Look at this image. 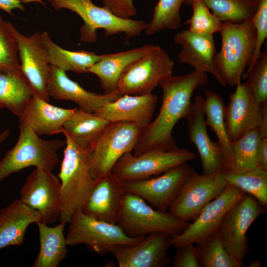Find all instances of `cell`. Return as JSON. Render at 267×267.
Returning a JSON list of instances; mask_svg holds the SVG:
<instances>
[{
  "mask_svg": "<svg viewBox=\"0 0 267 267\" xmlns=\"http://www.w3.org/2000/svg\"><path fill=\"white\" fill-rule=\"evenodd\" d=\"M207 82V73L195 70L184 75H172L162 81L159 85L163 91L160 111L153 122L141 129L133 154L178 147L172 135L173 129L179 120L186 118L194 91Z\"/></svg>",
  "mask_w": 267,
  "mask_h": 267,
  "instance_id": "1",
  "label": "cell"
},
{
  "mask_svg": "<svg viewBox=\"0 0 267 267\" xmlns=\"http://www.w3.org/2000/svg\"><path fill=\"white\" fill-rule=\"evenodd\" d=\"M58 177L61 183L60 221L68 223L81 210L96 180L89 169L90 150L77 146L67 135Z\"/></svg>",
  "mask_w": 267,
  "mask_h": 267,
  "instance_id": "2",
  "label": "cell"
},
{
  "mask_svg": "<svg viewBox=\"0 0 267 267\" xmlns=\"http://www.w3.org/2000/svg\"><path fill=\"white\" fill-rule=\"evenodd\" d=\"M221 48L215 65L222 86L233 87L241 78L253 55L256 32L251 19L239 23L222 22Z\"/></svg>",
  "mask_w": 267,
  "mask_h": 267,
  "instance_id": "3",
  "label": "cell"
},
{
  "mask_svg": "<svg viewBox=\"0 0 267 267\" xmlns=\"http://www.w3.org/2000/svg\"><path fill=\"white\" fill-rule=\"evenodd\" d=\"M18 139L0 160V183L12 174L30 167L52 171L59 162L58 151L65 146L61 139H44L19 123Z\"/></svg>",
  "mask_w": 267,
  "mask_h": 267,
  "instance_id": "4",
  "label": "cell"
},
{
  "mask_svg": "<svg viewBox=\"0 0 267 267\" xmlns=\"http://www.w3.org/2000/svg\"><path fill=\"white\" fill-rule=\"evenodd\" d=\"M56 10L65 8L78 14L84 24L80 28V41L94 43L96 31L102 29L105 36L124 33L127 39L140 36L146 27L142 20L120 18L105 6L94 4L91 0H48Z\"/></svg>",
  "mask_w": 267,
  "mask_h": 267,
  "instance_id": "5",
  "label": "cell"
},
{
  "mask_svg": "<svg viewBox=\"0 0 267 267\" xmlns=\"http://www.w3.org/2000/svg\"><path fill=\"white\" fill-rule=\"evenodd\" d=\"M189 223L168 211L157 210L138 195L126 192L116 222L127 235L132 237L154 232L165 233L173 237L185 230Z\"/></svg>",
  "mask_w": 267,
  "mask_h": 267,
  "instance_id": "6",
  "label": "cell"
},
{
  "mask_svg": "<svg viewBox=\"0 0 267 267\" xmlns=\"http://www.w3.org/2000/svg\"><path fill=\"white\" fill-rule=\"evenodd\" d=\"M141 130L139 126L131 122L110 123L90 151L89 169L93 179H100L111 174L119 160L134 150Z\"/></svg>",
  "mask_w": 267,
  "mask_h": 267,
  "instance_id": "7",
  "label": "cell"
},
{
  "mask_svg": "<svg viewBox=\"0 0 267 267\" xmlns=\"http://www.w3.org/2000/svg\"><path fill=\"white\" fill-rule=\"evenodd\" d=\"M68 223L65 235L67 246L84 244L89 250L101 255L111 253L116 245L136 244L145 237H130L118 224L95 219L81 210L74 214Z\"/></svg>",
  "mask_w": 267,
  "mask_h": 267,
  "instance_id": "8",
  "label": "cell"
},
{
  "mask_svg": "<svg viewBox=\"0 0 267 267\" xmlns=\"http://www.w3.org/2000/svg\"><path fill=\"white\" fill-rule=\"evenodd\" d=\"M175 62L158 45L131 64L122 73L117 89L122 94L144 95L173 74Z\"/></svg>",
  "mask_w": 267,
  "mask_h": 267,
  "instance_id": "9",
  "label": "cell"
},
{
  "mask_svg": "<svg viewBox=\"0 0 267 267\" xmlns=\"http://www.w3.org/2000/svg\"><path fill=\"white\" fill-rule=\"evenodd\" d=\"M196 157L186 148L172 150L152 149L137 155L124 154L114 167L112 173L122 182L140 180L160 175Z\"/></svg>",
  "mask_w": 267,
  "mask_h": 267,
  "instance_id": "10",
  "label": "cell"
},
{
  "mask_svg": "<svg viewBox=\"0 0 267 267\" xmlns=\"http://www.w3.org/2000/svg\"><path fill=\"white\" fill-rule=\"evenodd\" d=\"M223 171L210 174H199L195 171L182 185L168 212L181 221L193 222L227 185Z\"/></svg>",
  "mask_w": 267,
  "mask_h": 267,
  "instance_id": "11",
  "label": "cell"
},
{
  "mask_svg": "<svg viewBox=\"0 0 267 267\" xmlns=\"http://www.w3.org/2000/svg\"><path fill=\"white\" fill-rule=\"evenodd\" d=\"M265 208L252 195L245 193L224 216L217 232L227 252L243 262L249 251L247 232Z\"/></svg>",
  "mask_w": 267,
  "mask_h": 267,
  "instance_id": "12",
  "label": "cell"
},
{
  "mask_svg": "<svg viewBox=\"0 0 267 267\" xmlns=\"http://www.w3.org/2000/svg\"><path fill=\"white\" fill-rule=\"evenodd\" d=\"M20 200L38 211L47 224L60 220L61 183L52 171L35 168L27 177L20 191Z\"/></svg>",
  "mask_w": 267,
  "mask_h": 267,
  "instance_id": "13",
  "label": "cell"
},
{
  "mask_svg": "<svg viewBox=\"0 0 267 267\" xmlns=\"http://www.w3.org/2000/svg\"><path fill=\"white\" fill-rule=\"evenodd\" d=\"M195 171L185 163L156 177L122 182L125 192L138 195L157 210L167 212L182 185Z\"/></svg>",
  "mask_w": 267,
  "mask_h": 267,
  "instance_id": "14",
  "label": "cell"
},
{
  "mask_svg": "<svg viewBox=\"0 0 267 267\" xmlns=\"http://www.w3.org/2000/svg\"><path fill=\"white\" fill-rule=\"evenodd\" d=\"M224 120L231 142L256 128L267 137V104L260 105L244 83L236 86L230 94L224 108Z\"/></svg>",
  "mask_w": 267,
  "mask_h": 267,
  "instance_id": "15",
  "label": "cell"
},
{
  "mask_svg": "<svg viewBox=\"0 0 267 267\" xmlns=\"http://www.w3.org/2000/svg\"><path fill=\"white\" fill-rule=\"evenodd\" d=\"M9 26L17 43L21 71L30 83L34 95L49 102L47 86L50 64L41 32L26 36L10 22Z\"/></svg>",
  "mask_w": 267,
  "mask_h": 267,
  "instance_id": "16",
  "label": "cell"
},
{
  "mask_svg": "<svg viewBox=\"0 0 267 267\" xmlns=\"http://www.w3.org/2000/svg\"><path fill=\"white\" fill-rule=\"evenodd\" d=\"M244 193L228 184L223 191L209 203L185 230L172 237V245L178 248L188 244H195L217 232L226 213Z\"/></svg>",
  "mask_w": 267,
  "mask_h": 267,
  "instance_id": "17",
  "label": "cell"
},
{
  "mask_svg": "<svg viewBox=\"0 0 267 267\" xmlns=\"http://www.w3.org/2000/svg\"><path fill=\"white\" fill-rule=\"evenodd\" d=\"M172 238L167 233L154 232L136 244L115 246L111 253L120 267H166L172 263L168 253Z\"/></svg>",
  "mask_w": 267,
  "mask_h": 267,
  "instance_id": "18",
  "label": "cell"
},
{
  "mask_svg": "<svg viewBox=\"0 0 267 267\" xmlns=\"http://www.w3.org/2000/svg\"><path fill=\"white\" fill-rule=\"evenodd\" d=\"M47 92L49 97L75 103L79 109L92 113L99 111L106 103L122 94L116 90L103 94L88 91L70 79L66 72L50 65Z\"/></svg>",
  "mask_w": 267,
  "mask_h": 267,
  "instance_id": "19",
  "label": "cell"
},
{
  "mask_svg": "<svg viewBox=\"0 0 267 267\" xmlns=\"http://www.w3.org/2000/svg\"><path fill=\"white\" fill-rule=\"evenodd\" d=\"M185 119L188 138L199 152L203 174H210L224 170V159L220 145L218 141H212L207 132L203 96L195 97Z\"/></svg>",
  "mask_w": 267,
  "mask_h": 267,
  "instance_id": "20",
  "label": "cell"
},
{
  "mask_svg": "<svg viewBox=\"0 0 267 267\" xmlns=\"http://www.w3.org/2000/svg\"><path fill=\"white\" fill-rule=\"evenodd\" d=\"M126 192L112 173L96 180L81 210L95 219L116 223Z\"/></svg>",
  "mask_w": 267,
  "mask_h": 267,
  "instance_id": "21",
  "label": "cell"
},
{
  "mask_svg": "<svg viewBox=\"0 0 267 267\" xmlns=\"http://www.w3.org/2000/svg\"><path fill=\"white\" fill-rule=\"evenodd\" d=\"M174 42L181 47L178 56L181 64L189 65L195 71L211 74L222 86L215 65L217 52L213 35L183 30L175 35Z\"/></svg>",
  "mask_w": 267,
  "mask_h": 267,
  "instance_id": "22",
  "label": "cell"
},
{
  "mask_svg": "<svg viewBox=\"0 0 267 267\" xmlns=\"http://www.w3.org/2000/svg\"><path fill=\"white\" fill-rule=\"evenodd\" d=\"M158 99L152 93L137 95L123 94L115 100L106 103L93 113L109 122H129L143 129L151 122Z\"/></svg>",
  "mask_w": 267,
  "mask_h": 267,
  "instance_id": "23",
  "label": "cell"
},
{
  "mask_svg": "<svg viewBox=\"0 0 267 267\" xmlns=\"http://www.w3.org/2000/svg\"><path fill=\"white\" fill-rule=\"evenodd\" d=\"M77 108L55 106L34 95L18 118L19 123L30 128L38 135H51L60 134L63 125Z\"/></svg>",
  "mask_w": 267,
  "mask_h": 267,
  "instance_id": "24",
  "label": "cell"
},
{
  "mask_svg": "<svg viewBox=\"0 0 267 267\" xmlns=\"http://www.w3.org/2000/svg\"><path fill=\"white\" fill-rule=\"evenodd\" d=\"M42 221L40 213L20 199L12 201L0 211V250L21 245L28 227Z\"/></svg>",
  "mask_w": 267,
  "mask_h": 267,
  "instance_id": "25",
  "label": "cell"
},
{
  "mask_svg": "<svg viewBox=\"0 0 267 267\" xmlns=\"http://www.w3.org/2000/svg\"><path fill=\"white\" fill-rule=\"evenodd\" d=\"M150 44L114 53L100 55V59L88 70L96 75L104 93L117 89L120 78L131 64L146 54L153 46Z\"/></svg>",
  "mask_w": 267,
  "mask_h": 267,
  "instance_id": "26",
  "label": "cell"
},
{
  "mask_svg": "<svg viewBox=\"0 0 267 267\" xmlns=\"http://www.w3.org/2000/svg\"><path fill=\"white\" fill-rule=\"evenodd\" d=\"M111 122L94 113L77 108L63 126L60 134L77 146L90 150Z\"/></svg>",
  "mask_w": 267,
  "mask_h": 267,
  "instance_id": "27",
  "label": "cell"
},
{
  "mask_svg": "<svg viewBox=\"0 0 267 267\" xmlns=\"http://www.w3.org/2000/svg\"><path fill=\"white\" fill-rule=\"evenodd\" d=\"M34 95L20 69H0V110L6 109L19 118Z\"/></svg>",
  "mask_w": 267,
  "mask_h": 267,
  "instance_id": "28",
  "label": "cell"
},
{
  "mask_svg": "<svg viewBox=\"0 0 267 267\" xmlns=\"http://www.w3.org/2000/svg\"><path fill=\"white\" fill-rule=\"evenodd\" d=\"M53 227L39 222L38 225L40 250L32 265L33 267H57L67 255V244L64 233L66 222Z\"/></svg>",
  "mask_w": 267,
  "mask_h": 267,
  "instance_id": "29",
  "label": "cell"
},
{
  "mask_svg": "<svg viewBox=\"0 0 267 267\" xmlns=\"http://www.w3.org/2000/svg\"><path fill=\"white\" fill-rule=\"evenodd\" d=\"M225 104L222 98L214 91L207 90L204 98V112L207 126L215 134L224 159V170L230 171L232 164L231 141L225 120Z\"/></svg>",
  "mask_w": 267,
  "mask_h": 267,
  "instance_id": "30",
  "label": "cell"
},
{
  "mask_svg": "<svg viewBox=\"0 0 267 267\" xmlns=\"http://www.w3.org/2000/svg\"><path fill=\"white\" fill-rule=\"evenodd\" d=\"M41 35L49 64L65 72L88 73L89 69L100 59V55L92 51H70L61 47L52 41L45 31L41 32Z\"/></svg>",
  "mask_w": 267,
  "mask_h": 267,
  "instance_id": "31",
  "label": "cell"
},
{
  "mask_svg": "<svg viewBox=\"0 0 267 267\" xmlns=\"http://www.w3.org/2000/svg\"><path fill=\"white\" fill-rule=\"evenodd\" d=\"M262 137L260 130L256 128L231 142L232 164L229 172L242 173L258 167Z\"/></svg>",
  "mask_w": 267,
  "mask_h": 267,
  "instance_id": "32",
  "label": "cell"
},
{
  "mask_svg": "<svg viewBox=\"0 0 267 267\" xmlns=\"http://www.w3.org/2000/svg\"><path fill=\"white\" fill-rule=\"evenodd\" d=\"M229 184L254 197L265 208L267 207V170L259 167L242 173L223 171Z\"/></svg>",
  "mask_w": 267,
  "mask_h": 267,
  "instance_id": "33",
  "label": "cell"
},
{
  "mask_svg": "<svg viewBox=\"0 0 267 267\" xmlns=\"http://www.w3.org/2000/svg\"><path fill=\"white\" fill-rule=\"evenodd\" d=\"M190 0H187L186 3ZM222 22L241 23L251 20L259 0H201Z\"/></svg>",
  "mask_w": 267,
  "mask_h": 267,
  "instance_id": "34",
  "label": "cell"
},
{
  "mask_svg": "<svg viewBox=\"0 0 267 267\" xmlns=\"http://www.w3.org/2000/svg\"><path fill=\"white\" fill-rule=\"evenodd\" d=\"M202 267H243L240 262L230 255L215 232L195 244Z\"/></svg>",
  "mask_w": 267,
  "mask_h": 267,
  "instance_id": "35",
  "label": "cell"
},
{
  "mask_svg": "<svg viewBox=\"0 0 267 267\" xmlns=\"http://www.w3.org/2000/svg\"><path fill=\"white\" fill-rule=\"evenodd\" d=\"M187 0H159L152 19L144 30L151 35L165 29L176 30L181 26L180 7Z\"/></svg>",
  "mask_w": 267,
  "mask_h": 267,
  "instance_id": "36",
  "label": "cell"
},
{
  "mask_svg": "<svg viewBox=\"0 0 267 267\" xmlns=\"http://www.w3.org/2000/svg\"><path fill=\"white\" fill-rule=\"evenodd\" d=\"M187 4L192 8V15L186 23L189 25L190 31L200 34L213 35L219 32L222 22L210 11L201 0H190Z\"/></svg>",
  "mask_w": 267,
  "mask_h": 267,
  "instance_id": "37",
  "label": "cell"
},
{
  "mask_svg": "<svg viewBox=\"0 0 267 267\" xmlns=\"http://www.w3.org/2000/svg\"><path fill=\"white\" fill-rule=\"evenodd\" d=\"M250 93L261 105L267 104V50L262 51L253 67L243 77Z\"/></svg>",
  "mask_w": 267,
  "mask_h": 267,
  "instance_id": "38",
  "label": "cell"
},
{
  "mask_svg": "<svg viewBox=\"0 0 267 267\" xmlns=\"http://www.w3.org/2000/svg\"><path fill=\"white\" fill-rule=\"evenodd\" d=\"M0 69H20L17 44L9 26L0 15Z\"/></svg>",
  "mask_w": 267,
  "mask_h": 267,
  "instance_id": "39",
  "label": "cell"
},
{
  "mask_svg": "<svg viewBox=\"0 0 267 267\" xmlns=\"http://www.w3.org/2000/svg\"><path fill=\"white\" fill-rule=\"evenodd\" d=\"M256 32L255 49L251 62L242 78L253 67L258 60L262 47L267 38V0H259L257 9L251 19Z\"/></svg>",
  "mask_w": 267,
  "mask_h": 267,
  "instance_id": "40",
  "label": "cell"
},
{
  "mask_svg": "<svg viewBox=\"0 0 267 267\" xmlns=\"http://www.w3.org/2000/svg\"><path fill=\"white\" fill-rule=\"evenodd\" d=\"M178 248L172 260L174 267H202L195 244H188Z\"/></svg>",
  "mask_w": 267,
  "mask_h": 267,
  "instance_id": "41",
  "label": "cell"
},
{
  "mask_svg": "<svg viewBox=\"0 0 267 267\" xmlns=\"http://www.w3.org/2000/svg\"><path fill=\"white\" fill-rule=\"evenodd\" d=\"M104 6L115 16L122 19H131L136 14L133 0H103Z\"/></svg>",
  "mask_w": 267,
  "mask_h": 267,
  "instance_id": "42",
  "label": "cell"
},
{
  "mask_svg": "<svg viewBox=\"0 0 267 267\" xmlns=\"http://www.w3.org/2000/svg\"><path fill=\"white\" fill-rule=\"evenodd\" d=\"M31 2L44 4L42 0H0V9L12 15V10L16 8L24 11L25 7L22 4Z\"/></svg>",
  "mask_w": 267,
  "mask_h": 267,
  "instance_id": "43",
  "label": "cell"
},
{
  "mask_svg": "<svg viewBox=\"0 0 267 267\" xmlns=\"http://www.w3.org/2000/svg\"><path fill=\"white\" fill-rule=\"evenodd\" d=\"M258 167L267 170V137H263L261 140L259 151Z\"/></svg>",
  "mask_w": 267,
  "mask_h": 267,
  "instance_id": "44",
  "label": "cell"
},
{
  "mask_svg": "<svg viewBox=\"0 0 267 267\" xmlns=\"http://www.w3.org/2000/svg\"><path fill=\"white\" fill-rule=\"evenodd\" d=\"M10 132L9 129H5L0 133V145L8 138L10 134Z\"/></svg>",
  "mask_w": 267,
  "mask_h": 267,
  "instance_id": "45",
  "label": "cell"
},
{
  "mask_svg": "<svg viewBox=\"0 0 267 267\" xmlns=\"http://www.w3.org/2000/svg\"><path fill=\"white\" fill-rule=\"evenodd\" d=\"M262 265V262L260 260L256 259L252 261L250 264L249 267H261Z\"/></svg>",
  "mask_w": 267,
  "mask_h": 267,
  "instance_id": "46",
  "label": "cell"
},
{
  "mask_svg": "<svg viewBox=\"0 0 267 267\" xmlns=\"http://www.w3.org/2000/svg\"></svg>",
  "mask_w": 267,
  "mask_h": 267,
  "instance_id": "47",
  "label": "cell"
}]
</instances>
